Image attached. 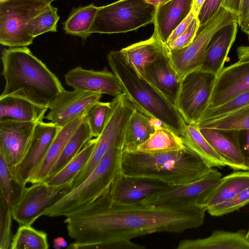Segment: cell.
<instances>
[{"label": "cell", "instance_id": "2e32d148", "mask_svg": "<svg viewBox=\"0 0 249 249\" xmlns=\"http://www.w3.org/2000/svg\"><path fill=\"white\" fill-rule=\"evenodd\" d=\"M66 84L74 89L116 97L124 93L116 76L105 67L102 71L76 67L65 74Z\"/></svg>", "mask_w": 249, "mask_h": 249}, {"label": "cell", "instance_id": "e575fe53", "mask_svg": "<svg viewBox=\"0 0 249 249\" xmlns=\"http://www.w3.org/2000/svg\"><path fill=\"white\" fill-rule=\"evenodd\" d=\"M47 234L30 225L19 226L12 238L10 249H48Z\"/></svg>", "mask_w": 249, "mask_h": 249}, {"label": "cell", "instance_id": "83f0119b", "mask_svg": "<svg viewBox=\"0 0 249 249\" xmlns=\"http://www.w3.org/2000/svg\"><path fill=\"white\" fill-rule=\"evenodd\" d=\"M162 124L136 108L126 129L123 151L132 152L146 142L158 126Z\"/></svg>", "mask_w": 249, "mask_h": 249}, {"label": "cell", "instance_id": "1f68e13d", "mask_svg": "<svg viewBox=\"0 0 249 249\" xmlns=\"http://www.w3.org/2000/svg\"><path fill=\"white\" fill-rule=\"evenodd\" d=\"M92 137L93 136L85 116L83 121L69 140L59 158L50 170L45 180L63 168Z\"/></svg>", "mask_w": 249, "mask_h": 249}, {"label": "cell", "instance_id": "f1b7e54d", "mask_svg": "<svg viewBox=\"0 0 249 249\" xmlns=\"http://www.w3.org/2000/svg\"><path fill=\"white\" fill-rule=\"evenodd\" d=\"M184 145L204 160L211 167L227 166L200 131L197 124H187L181 136Z\"/></svg>", "mask_w": 249, "mask_h": 249}, {"label": "cell", "instance_id": "8992f818", "mask_svg": "<svg viewBox=\"0 0 249 249\" xmlns=\"http://www.w3.org/2000/svg\"><path fill=\"white\" fill-rule=\"evenodd\" d=\"M156 10L144 0H119L99 7L89 32L111 34L136 30L153 23Z\"/></svg>", "mask_w": 249, "mask_h": 249}, {"label": "cell", "instance_id": "ac0fdd59", "mask_svg": "<svg viewBox=\"0 0 249 249\" xmlns=\"http://www.w3.org/2000/svg\"><path fill=\"white\" fill-rule=\"evenodd\" d=\"M167 184L143 178L128 176L121 172L108 191L111 201L118 204L141 202Z\"/></svg>", "mask_w": 249, "mask_h": 249}, {"label": "cell", "instance_id": "db71d44e", "mask_svg": "<svg viewBox=\"0 0 249 249\" xmlns=\"http://www.w3.org/2000/svg\"><path fill=\"white\" fill-rule=\"evenodd\" d=\"M246 238L248 241L249 242V229L248 231L246 232Z\"/></svg>", "mask_w": 249, "mask_h": 249}, {"label": "cell", "instance_id": "ffe728a7", "mask_svg": "<svg viewBox=\"0 0 249 249\" xmlns=\"http://www.w3.org/2000/svg\"><path fill=\"white\" fill-rule=\"evenodd\" d=\"M120 51L128 64L143 79L146 69L170 52L167 45L154 34L148 39L132 44Z\"/></svg>", "mask_w": 249, "mask_h": 249}, {"label": "cell", "instance_id": "484cf974", "mask_svg": "<svg viewBox=\"0 0 249 249\" xmlns=\"http://www.w3.org/2000/svg\"><path fill=\"white\" fill-rule=\"evenodd\" d=\"M48 109L20 98H0V122L37 123L43 121Z\"/></svg>", "mask_w": 249, "mask_h": 249}, {"label": "cell", "instance_id": "f35d334b", "mask_svg": "<svg viewBox=\"0 0 249 249\" xmlns=\"http://www.w3.org/2000/svg\"><path fill=\"white\" fill-rule=\"evenodd\" d=\"M249 105V91L243 93L220 106L207 109L198 123L218 118Z\"/></svg>", "mask_w": 249, "mask_h": 249}, {"label": "cell", "instance_id": "f5cc1de1", "mask_svg": "<svg viewBox=\"0 0 249 249\" xmlns=\"http://www.w3.org/2000/svg\"><path fill=\"white\" fill-rule=\"evenodd\" d=\"M40 0L44 1V2H46V3H48V4H51V3L53 1H54V0Z\"/></svg>", "mask_w": 249, "mask_h": 249}, {"label": "cell", "instance_id": "9c48e42d", "mask_svg": "<svg viewBox=\"0 0 249 249\" xmlns=\"http://www.w3.org/2000/svg\"><path fill=\"white\" fill-rule=\"evenodd\" d=\"M49 4L40 0H0V43L10 48L32 44L35 38L27 25Z\"/></svg>", "mask_w": 249, "mask_h": 249}, {"label": "cell", "instance_id": "74e56055", "mask_svg": "<svg viewBox=\"0 0 249 249\" xmlns=\"http://www.w3.org/2000/svg\"><path fill=\"white\" fill-rule=\"evenodd\" d=\"M112 108L111 102H98L92 105L86 111L87 120L94 137L102 132L107 122Z\"/></svg>", "mask_w": 249, "mask_h": 249}, {"label": "cell", "instance_id": "f546056e", "mask_svg": "<svg viewBox=\"0 0 249 249\" xmlns=\"http://www.w3.org/2000/svg\"><path fill=\"white\" fill-rule=\"evenodd\" d=\"M185 147L180 136L161 124L146 142L138 146L137 151L153 154L177 151Z\"/></svg>", "mask_w": 249, "mask_h": 249}, {"label": "cell", "instance_id": "3957f363", "mask_svg": "<svg viewBox=\"0 0 249 249\" xmlns=\"http://www.w3.org/2000/svg\"><path fill=\"white\" fill-rule=\"evenodd\" d=\"M213 168L186 146L158 154L124 152L121 170L125 175L146 178L167 185L187 183L207 174Z\"/></svg>", "mask_w": 249, "mask_h": 249}, {"label": "cell", "instance_id": "5b68a950", "mask_svg": "<svg viewBox=\"0 0 249 249\" xmlns=\"http://www.w3.org/2000/svg\"><path fill=\"white\" fill-rule=\"evenodd\" d=\"M123 153L122 147L110 149L84 180L45 210L42 216L66 217L107 192L122 171Z\"/></svg>", "mask_w": 249, "mask_h": 249}, {"label": "cell", "instance_id": "681fc988", "mask_svg": "<svg viewBox=\"0 0 249 249\" xmlns=\"http://www.w3.org/2000/svg\"><path fill=\"white\" fill-rule=\"evenodd\" d=\"M205 0H193L192 11L197 17Z\"/></svg>", "mask_w": 249, "mask_h": 249}, {"label": "cell", "instance_id": "7c38bea8", "mask_svg": "<svg viewBox=\"0 0 249 249\" xmlns=\"http://www.w3.org/2000/svg\"><path fill=\"white\" fill-rule=\"evenodd\" d=\"M222 178L221 173L213 168L204 176L191 182L166 185L141 202L149 205L178 204L200 205L207 194Z\"/></svg>", "mask_w": 249, "mask_h": 249}, {"label": "cell", "instance_id": "52a82bcc", "mask_svg": "<svg viewBox=\"0 0 249 249\" xmlns=\"http://www.w3.org/2000/svg\"><path fill=\"white\" fill-rule=\"evenodd\" d=\"M111 102L112 108L107 122L96 137L97 142L88 162L73 179L71 190L92 172L110 149L116 147L124 148L127 125L136 107L125 93L114 97Z\"/></svg>", "mask_w": 249, "mask_h": 249}, {"label": "cell", "instance_id": "4fadbf2b", "mask_svg": "<svg viewBox=\"0 0 249 249\" xmlns=\"http://www.w3.org/2000/svg\"><path fill=\"white\" fill-rule=\"evenodd\" d=\"M61 128L52 122L41 121L36 124L23 159L17 166L10 168L21 184L25 186L38 169Z\"/></svg>", "mask_w": 249, "mask_h": 249}, {"label": "cell", "instance_id": "d6986e66", "mask_svg": "<svg viewBox=\"0 0 249 249\" xmlns=\"http://www.w3.org/2000/svg\"><path fill=\"white\" fill-rule=\"evenodd\" d=\"M199 130L206 140L226 161L227 166L235 171H249V165L241 151L239 131L211 128H200Z\"/></svg>", "mask_w": 249, "mask_h": 249}, {"label": "cell", "instance_id": "f907efd6", "mask_svg": "<svg viewBox=\"0 0 249 249\" xmlns=\"http://www.w3.org/2000/svg\"><path fill=\"white\" fill-rule=\"evenodd\" d=\"M67 246V241L62 237H58L53 241V247L55 249H60L66 247Z\"/></svg>", "mask_w": 249, "mask_h": 249}, {"label": "cell", "instance_id": "7dc6e473", "mask_svg": "<svg viewBox=\"0 0 249 249\" xmlns=\"http://www.w3.org/2000/svg\"><path fill=\"white\" fill-rule=\"evenodd\" d=\"M241 0H223L221 6L238 15Z\"/></svg>", "mask_w": 249, "mask_h": 249}, {"label": "cell", "instance_id": "9a60e30c", "mask_svg": "<svg viewBox=\"0 0 249 249\" xmlns=\"http://www.w3.org/2000/svg\"><path fill=\"white\" fill-rule=\"evenodd\" d=\"M249 91V61L236 62L217 75L208 108H212Z\"/></svg>", "mask_w": 249, "mask_h": 249}, {"label": "cell", "instance_id": "603a6c76", "mask_svg": "<svg viewBox=\"0 0 249 249\" xmlns=\"http://www.w3.org/2000/svg\"><path fill=\"white\" fill-rule=\"evenodd\" d=\"M193 0H171L157 7L153 23L155 35L166 44L176 28L192 11Z\"/></svg>", "mask_w": 249, "mask_h": 249}, {"label": "cell", "instance_id": "11a10c76", "mask_svg": "<svg viewBox=\"0 0 249 249\" xmlns=\"http://www.w3.org/2000/svg\"><path fill=\"white\" fill-rule=\"evenodd\" d=\"M249 33V25L248 29L247 32H246V34H248Z\"/></svg>", "mask_w": 249, "mask_h": 249}, {"label": "cell", "instance_id": "60d3db41", "mask_svg": "<svg viewBox=\"0 0 249 249\" xmlns=\"http://www.w3.org/2000/svg\"><path fill=\"white\" fill-rule=\"evenodd\" d=\"M249 203V187L231 199L208 209L207 212L212 216H219L227 214Z\"/></svg>", "mask_w": 249, "mask_h": 249}, {"label": "cell", "instance_id": "44dd1931", "mask_svg": "<svg viewBox=\"0 0 249 249\" xmlns=\"http://www.w3.org/2000/svg\"><path fill=\"white\" fill-rule=\"evenodd\" d=\"M238 24L230 23L219 30L210 40L200 70L217 75L224 68L237 35Z\"/></svg>", "mask_w": 249, "mask_h": 249}, {"label": "cell", "instance_id": "6da1fadb", "mask_svg": "<svg viewBox=\"0 0 249 249\" xmlns=\"http://www.w3.org/2000/svg\"><path fill=\"white\" fill-rule=\"evenodd\" d=\"M109 191V190H108ZM108 191L66 216L68 249H144L131 240L154 233H181L201 226L206 210L197 204L112 202Z\"/></svg>", "mask_w": 249, "mask_h": 249}, {"label": "cell", "instance_id": "277c9868", "mask_svg": "<svg viewBox=\"0 0 249 249\" xmlns=\"http://www.w3.org/2000/svg\"><path fill=\"white\" fill-rule=\"evenodd\" d=\"M107 60L129 100L139 110L182 136L187 124L177 107L146 80L140 78L120 51H111Z\"/></svg>", "mask_w": 249, "mask_h": 249}, {"label": "cell", "instance_id": "7a4b0ae2", "mask_svg": "<svg viewBox=\"0 0 249 249\" xmlns=\"http://www.w3.org/2000/svg\"><path fill=\"white\" fill-rule=\"evenodd\" d=\"M1 59L5 85L0 98H20L48 108L65 90L56 76L27 47L4 49Z\"/></svg>", "mask_w": 249, "mask_h": 249}, {"label": "cell", "instance_id": "6f0895ef", "mask_svg": "<svg viewBox=\"0 0 249 249\" xmlns=\"http://www.w3.org/2000/svg\"></svg>", "mask_w": 249, "mask_h": 249}, {"label": "cell", "instance_id": "f6af8a7d", "mask_svg": "<svg viewBox=\"0 0 249 249\" xmlns=\"http://www.w3.org/2000/svg\"><path fill=\"white\" fill-rule=\"evenodd\" d=\"M197 17L191 11L187 17L176 28L169 37L166 45H168L178 37L188 28L193 20Z\"/></svg>", "mask_w": 249, "mask_h": 249}, {"label": "cell", "instance_id": "d4e9b609", "mask_svg": "<svg viewBox=\"0 0 249 249\" xmlns=\"http://www.w3.org/2000/svg\"><path fill=\"white\" fill-rule=\"evenodd\" d=\"M249 187V171H237L222 177L207 194L200 205L206 211L226 202Z\"/></svg>", "mask_w": 249, "mask_h": 249}, {"label": "cell", "instance_id": "b9f144b4", "mask_svg": "<svg viewBox=\"0 0 249 249\" xmlns=\"http://www.w3.org/2000/svg\"><path fill=\"white\" fill-rule=\"evenodd\" d=\"M199 27V22L197 17H196L187 29L175 40L167 45L170 51L180 50L188 46L196 36Z\"/></svg>", "mask_w": 249, "mask_h": 249}, {"label": "cell", "instance_id": "5bb4252c", "mask_svg": "<svg viewBox=\"0 0 249 249\" xmlns=\"http://www.w3.org/2000/svg\"><path fill=\"white\" fill-rule=\"evenodd\" d=\"M102 96V94L97 93L65 89L49 104V111L45 118L63 127L85 114L92 105L100 101Z\"/></svg>", "mask_w": 249, "mask_h": 249}, {"label": "cell", "instance_id": "e0dca14e", "mask_svg": "<svg viewBox=\"0 0 249 249\" xmlns=\"http://www.w3.org/2000/svg\"><path fill=\"white\" fill-rule=\"evenodd\" d=\"M36 123L0 122V155L10 168L23 159Z\"/></svg>", "mask_w": 249, "mask_h": 249}, {"label": "cell", "instance_id": "9f6ffc18", "mask_svg": "<svg viewBox=\"0 0 249 249\" xmlns=\"http://www.w3.org/2000/svg\"><path fill=\"white\" fill-rule=\"evenodd\" d=\"M247 35H248V39H249V33L247 34Z\"/></svg>", "mask_w": 249, "mask_h": 249}, {"label": "cell", "instance_id": "d590c367", "mask_svg": "<svg viewBox=\"0 0 249 249\" xmlns=\"http://www.w3.org/2000/svg\"><path fill=\"white\" fill-rule=\"evenodd\" d=\"M0 194L11 208L20 200L26 188L14 177L10 167L0 155Z\"/></svg>", "mask_w": 249, "mask_h": 249}, {"label": "cell", "instance_id": "836d02e7", "mask_svg": "<svg viewBox=\"0 0 249 249\" xmlns=\"http://www.w3.org/2000/svg\"><path fill=\"white\" fill-rule=\"evenodd\" d=\"M198 127L236 130L249 129V105L218 118L198 123Z\"/></svg>", "mask_w": 249, "mask_h": 249}, {"label": "cell", "instance_id": "816d5d0a", "mask_svg": "<svg viewBox=\"0 0 249 249\" xmlns=\"http://www.w3.org/2000/svg\"><path fill=\"white\" fill-rule=\"evenodd\" d=\"M146 2L151 3L157 7L160 5L166 3L171 0H144Z\"/></svg>", "mask_w": 249, "mask_h": 249}, {"label": "cell", "instance_id": "7402d4cb", "mask_svg": "<svg viewBox=\"0 0 249 249\" xmlns=\"http://www.w3.org/2000/svg\"><path fill=\"white\" fill-rule=\"evenodd\" d=\"M169 54L146 69L144 80L176 107L181 81L171 63Z\"/></svg>", "mask_w": 249, "mask_h": 249}, {"label": "cell", "instance_id": "8fae6325", "mask_svg": "<svg viewBox=\"0 0 249 249\" xmlns=\"http://www.w3.org/2000/svg\"><path fill=\"white\" fill-rule=\"evenodd\" d=\"M72 184L53 186L45 182L25 188L19 201L11 208L13 218L19 226H31L43 212L71 190Z\"/></svg>", "mask_w": 249, "mask_h": 249}, {"label": "cell", "instance_id": "8d00e7d4", "mask_svg": "<svg viewBox=\"0 0 249 249\" xmlns=\"http://www.w3.org/2000/svg\"><path fill=\"white\" fill-rule=\"evenodd\" d=\"M59 19L57 8L52 6L51 4H49L28 22L26 31L34 38L45 33L56 32Z\"/></svg>", "mask_w": 249, "mask_h": 249}, {"label": "cell", "instance_id": "cb8c5ba5", "mask_svg": "<svg viewBox=\"0 0 249 249\" xmlns=\"http://www.w3.org/2000/svg\"><path fill=\"white\" fill-rule=\"evenodd\" d=\"M246 232L243 230L235 232L216 230L207 237L182 240L177 249H249Z\"/></svg>", "mask_w": 249, "mask_h": 249}, {"label": "cell", "instance_id": "c3c4849f", "mask_svg": "<svg viewBox=\"0 0 249 249\" xmlns=\"http://www.w3.org/2000/svg\"><path fill=\"white\" fill-rule=\"evenodd\" d=\"M238 62L249 61V45H242L236 50Z\"/></svg>", "mask_w": 249, "mask_h": 249}, {"label": "cell", "instance_id": "bcb514c9", "mask_svg": "<svg viewBox=\"0 0 249 249\" xmlns=\"http://www.w3.org/2000/svg\"><path fill=\"white\" fill-rule=\"evenodd\" d=\"M239 138L243 155L249 165V129L239 131Z\"/></svg>", "mask_w": 249, "mask_h": 249}, {"label": "cell", "instance_id": "ba28073f", "mask_svg": "<svg viewBox=\"0 0 249 249\" xmlns=\"http://www.w3.org/2000/svg\"><path fill=\"white\" fill-rule=\"evenodd\" d=\"M233 22L238 24V15L221 6L206 23L199 26L191 43L181 49L170 51V59L180 81L188 74L201 68L212 38L219 30Z\"/></svg>", "mask_w": 249, "mask_h": 249}, {"label": "cell", "instance_id": "30bf717a", "mask_svg": "<svg viewBox=\"0 0 249 249\" xmlns=\"http://www.w3.org/2000/svg\"><path fill=\"white\" fill-rule=\"evenodd\" d=\"M216 76L199 69L181 81L176 107L186 124H197L207 109Z\"/></svg>", "mask_w": 249, "mask_h": 249}, {"label": "cell", "instance_id": "d6a6232c", "mask_svg": "<svg viewBox=\"0 0 249 249\" xmlns=\"http://www.w3.org/2000/svg\"><path fill=\"white\" fill-rule=\"evenodd\" d=\"M98 9L93 3L72 8L63 23L66 34L87 39L92 34L89 29Z\"/></svg>", "mask_w": 249, "mask_h": 249}, {"label": "cell", "instance_id": "ee69618b", "mask_svg": "<svg viewBox=\"0 0 249 249\" xmlns=\"http://www.w3.org/2000/svg\"><path fill=\"white\" fill-rule=\"evenodd\" d=\"M249 25V0H241L238 13V26L246 33Z\"/></svg>", "mask_w": 249, "mask_h": 249}, {"label": "cell", "instance_id": "7bdbcfd3", "mask_svg": "<svg viewBox=\"0 0 249 249\" xmlns=\"http://www.w3.org/2000/svg\"><path fill=\"white\" fill-rule=\"evenodd\" d=\"M223 0H206L197 16L199 26L206 23L218 10Z\"/></svg>", "mask_w": 249, "mask_h": 249}, {"label": "cell", "instance_id": "4316f807", "mask_svg": "<svg viewBox=\"0 0 249 249\" xmlns=\"http://www.w3.org/2000/svg\"><path fill=\"white\" fill-rule=\"evenodd\" d=\"M85 113L61 127L50 146L41 165L28 182L34 184L44 182L46 180L69 140L83 121Z\"/></svg>", "mask_w": 249, "mask_h": 249}, {"label": "cell", "instance_id": "4dcf8cb0", "mask_svg": "<svg viewBox=\"0 0 249 249\" xmlns=\"http://www.w3.org/2000/svg\"><path fill=\"white\" fill-rule=\"evenodd\" d=\"M96 142V137L89 140L80 152L63 168L44 182L53 186L72 184L74 178L88 162Z\"/></svg>", "mask_w": 249, "mask_h": 249}, {"label": "cell", "instance_id": "ab89813d", "mask_svg": "<svg viewBox=\"0 0 249 249\" xmlns=\"http://www.w3.org/2000/svg\"><path fill=\"white\" fill-rule=\"evenodd\" d=\"M11 208L0 195V249L10 248L12 238Z\"/></svg>", "mask_w": 249, "mask_h": 249}]
</instances>
